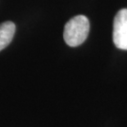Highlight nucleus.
<instances>
[{
  "instance_id": "1",
  "label": "nucleus",
  "mask_w": 127,
  "mask_h": 127,
  "mask_svg": "<svg viewBox=\"0 0 127 127\" xmlns=\"http://www.w3.org/2000/svg\"><path fill=\"white\" fill-rule=\"evenodd\" d=\"M90 31V22L85 15H76L65 25L63 38L71 47H76L86 41Z\"/></svg>"
},
{
  "instance_id": "2",
  "label": "nucleus",
  "mask_w": 127,
  "mask_h": 127,
  "mask_svg": "<svg viewBox=\"0 0 127 127\" xmlns=\"http://www.w3.org/2000/svg\"><path fill=\"white\" fill-rule=\"evenodd\" d=\"M113 41L117 48L127 50V9H121L114 18Z\"/></svg>"
},
{
  "instance_id": "3",
  "label": "nucleus",
  "mask_w": 127,
  "mask_h": 127,
  "mask_svg": "<svg viewBox=\"0 0 127 127\" xmlns=\"http://www.w3.org/2000/svg\"><path fill=\"white\" fill-rule=\"evenodd\" d=\"M15 25L10 21L0 24V51L5 49L11 42L15 34Z\"/></svg>"
}]
</instances>
